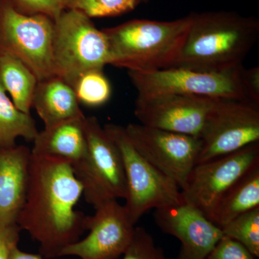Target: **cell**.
<instances>
[{"label": "cell", "mask_w": 259, "mask_h": 259, "mask_svg": "<svg viewBox=\"0 0 259 259\" xmlns=\"http://www.w3.org/2000/svg\"><path fill=\"white\" fill-rule=\"evenodd\" d=\"M82 195L69 162L32 153L28 192L17 225L38 243L42 258H59L87 231V216L75 209Z\"/></svg>", "instance_id": "1"}, {"label": "cell", "mask_w": 259, "mask_h": 259, "mask_svg": "<svg viewBox=\"0 0 259 259\" xmlns=\"http://www.w3.org/2000/svg\"><path fill=\"white\" fill-rule=\"evenodd\" d=\"M259 36V20L233 11L192 13L185 46L173 67L220 72L243 66Z\"/></svg>", "instance_id": "2"}, {"label": "cell", "mask_w": 259, "mask_h": 259, "mask_svg": "<svg viewBox=\"0 0 259 259\" xmlns=\"http://www.w3.org/2000/svg\"><path fill=\"white\" fill-rule=\"evenodd\" d=\"M192 22L191 13L171 21L134 20L103 30L110 49V64L138 72L173 67Z\"/></svg>", "instance_id": "3"}, {"label": "cell", "mask_w": 259, "mask_h": 259, "mask_svg": "<svg viewBox=\"0 0 259 259\" xmlns=\"http://www.w3.org/2000/svg\"><path fill=\"white\" fill-rule=\"evenodd\" d=\"M54 22L53 64L55 76L73 88L81 75L110 64L108 41L83 13L63 12Z\"/></svg>", "instance_id": "4"}, {"label": "cell", "mask_w": 259, "mask_h": 259, "mask_svg": "<svg viewBox=\"0 0 259 259\" xmlns=\"http://www.w3.org/2000/svg\"><path fill=\"white\" fill-rule=\"evenodd\" d=\"M104 128L120 151L126 180L124 206L135 225L151 209L183 202L180 187L140 154L125 127L110 123Z\"/></svg>", "instance_id": "5"}, {"label": "cell", "mask_w": 259, "mask_h": 259, "mask_svg": "<svg viewBox=\"0 0 259 259\" xmlns=\"http://www.w3.org/2000/svg\"><path fill=\"white\" fill-rule=\"evenodd\" d=\"M87 153L72 166L88 204L96 209L109 201L125 199L126 180L118 148L95 117L84 120Z\"/></svg>", "instance_id": "6"}, {"label": "cell", "mask_w": 259, "mask_h": 259, "mask_svg": "<svg viewBox=\"0 0 259 259\" xmlns=\"http://www.w3.org/2000/svg\"><path fill=\"white\" fill-rule=\"evenodd\" d=\"M197 163L209 161L259 142V105L218 98L201 133Z\"/></svg>", "instance_id": "7"}, {"label": "cell", "mask_w": 259, "mask_h": 259, "mask_svg": "<svg viewBox=\"0 0 259 259\" xmlns=\"http://www.w3.org/2000/svg\"><path fill=\"white\" fill-rule=\"evenodd\" d=\"M242 66L220 72L171 67L151 72L128 71V76L138 97L180 95L245 100L240 82Z\"/></svg>", "instance_id": "8"}, {"label": "cell", "mask_w": 259, "mask_h": 259, "mask_svg": "<svg viewBox=\"0 0 259 259\" xmlns=\"http://www.w3.org/2000/svg\"><path fill=\"white\" fill-rule=\"evenodd\" d=\"M54 22L46 15H26L8 7L0 20V49L25 63L37 81L55 76L53 64Z\"/></svg>", "instance_id": "9"}, {"label": "cell", "mask_w": 259, "mask_h": 259, "mask_svg": "<svg viewBox=\"0 0 259 259\" xmlns=\"http://www.w3.org/2000/svg\"><path fill=\"white\" fill-rule=\"evenodd\" d=\"M125 128L140 154L182 190L197 163L201 139L142 124L131 123Z\"/></svg>", "instance_id": "10"}, {"label": "cell", "mask_w": 259, "mask_h": 259, "mask_svg": "<svg viewBox=\"0 0 259 259\" xmlns=\"http://www.w3.org/2000/svg\"><path fill=\"white\" fill-rule=\"evenodd\" d=\"M259 162V142L197 163L181 190L184 201L207 218L226 191Z\"/></svg>", "instance_id": "11"}, {"label": "cell", "mask_w": 259, "mask_h": 259, "mask_svg": "<svg viewBox=\"0 0 259 259\" xmlns=\"http://www.w3.org/2000/svg\"><path fill=\"white\" fill-rule=\"evenodd\" d=\"M86 217L88 236L68 245L60 257L79 259H117L123 255L134 238L136 225L130 219L125 206L109 201Z\"/></svg>", "instance_id": "12"}, {"label": "cell", "mask_w": 259, "mask_h": 259, "mask_svg": "<svg viewBox=\"0 0 259 259\" xmlns=\"http://www.w3.org/2000/svg\"><path fill=\"white\" fill-rule=\"evenodd\" d=\"M217 99L180 95L138 97L135 116L142 125L199 138Z\"/></svg>", "instance_id": "13"}, {"label": "cell", "mask_w": 259, "mask_h": 259, "mask_svg": "<svg viewBox=\"0 0 259 259\" xmlns=\"http://www.w3.org/2000/svg\"><path fill=\"white\" fill-rule=\"evenodd\" d=\"M153 217L163 233L180 241L177 259H204L223 237L219 227L185 201L155 209Z\"/></svg>", "instance_id": "14"}, {"label": "cell", "mask_w": 259, "mask_h": 259, "mask_svg": "<svg viewBox=\"0 0 259 259\" xmlns=\"http://www.w3.org/2000/svg\"><path fill=\"white\" fill-rule=\"evenodd\" d=\"M31 150L0 148V228L17 224L28 192Z\"/></svg>", "instance_id": "15"}, {"label": "cell", "mask_w": 259, "mask_h": 259, "mask_svg": "<svg viewBox=\"0 0 259 259\" xmlns=\"http://www.w3.org/2000/svg\"><path fill=\"white\" fill-rule=\"evenodd\" d=\"M85 117H75L45 127L34 139L32 153L60 158L74 166L87 153Z\"/></svg>", "instance_id": "16"}, {"label": "cell", "mask_w": 259, "mask_h": 259, "mask_svg": "<svg viewBox=\"0 0 259 259\" xmlns=\"http://www.w3.org/2000/svg\"><path fill=\"white\" fill-rule=\"evenodd\" d=\"M32 107L44 121L45 127L84 115L74 89L56 76L38 81Z\"/></svg>", "instance_id": "17"}, {"label": "cell", "mask_w": 259, "mask_h": 259, "mask_svg": "<svg viewBox=\"0 0 259 259\" xmlns=\"http://www.w3.org/2000/svg\"><path fill=\"white\" fill-rule=\"evenodd\" d=\"M259 207V162L226 191L208 218L222 228L243 213Z\"/></svg>", "instance_id": "18"}, {"label": "cell", "mask_w": 259, "mask_h": 259, "mask_svg": "<svg viewBox=\"0 0 259 259\" xmlns=\"http://www.w3.org/2000/svg\"><path fill=\"white\" fill-rule=\"evenodd\" d=\"M37 83L36 76L25 63L0 49V83L19 110L30 114Z\"/></svg>", "instance_id": "19"}, {"label": "cell", "mask_w": 259, "mask_h": 259, "mask_svg": "<svg viewBox=\"0 0 259 259\" xmlns=\"http://www.w3.org/2000/svg\"><path fill=\"white\" fill-rule=\"evenodd\" d=\"M37 134L30 114L19 110L0 83V148L14 147L18 138L33 141Z\"/></svg>", "instance_id": "20"}, {"label": "cell", "mask_w": 259, "mask_h": 259, "mask_svg": "<svg viewBox=\"0 0 259 259\" xmlns=\"http://www.w3.org/2000/svg\"><path fill=\"white\" fill-rule=\"evenodd\" d=\"M223 236L245 247L255 258L259 256V207L243 213L221 228Z\"/></svg>", "instance_id": "21"}, {"label": "cell", "mask_w": 259, "mask_h": 259, "mask_svg": "<svg viewBox=\"0 0 259 259\" xmlns=\"http://www.w3.org/2000/svg\"><path fill=\"white\" fill-rule=\"evenodd\" d=\"M75 95L79 103L89 107H99L108 101L111 95L110 81L102 70L88 71L76 81Z\"/></svg>", "instance_id": "22"}, {"label": "cell", "mask_w": 259, "mask_h": 259, "mask_svg": "<svg viewBox=\"0 0 259 259\" xmlns=\"http://www.w3.org/2000/svg\"><path fill=\"white\" fill-rule=\"evenodd\" d=\"M141 0H64L65 8L88 18L113 17L134 10Z\"/></svg>", "instance_id": "23"}, {"label": "cell", "mask_w": 259, "mask_h": 259, "mask_svg": "<svg viewBox=\"0 0 259 259\" xmlns=\"http://www.w3.org/2000/svg\"><path fill=\"white\" fill-rule=\"evenodd\" d=\"M122 259H168L145 228L136 227L134 238Z\"/></svg>", "instance_id": "24"}, {"label": "cell", "mask_w": 259, "mask_h": 259, "mask_svg": "<svg viewBox=\"0 0 259 259\" xmlns=\"http://www.w3.org/2000/svg\"><path fill=\"white\" fill-rule=\"evenodd\" d=\"M204 259H255L243 245L223 236Z\"/></svg>", "instance_id": "25"}, {"label": "cell", "mask_w": 259, "mask_h": 259, "mask_svg": "<svg viewBox=\"0 0 259 259\" xmlns=\"http://www.w3.org/2000/svg\"><path fill=\"white\" fill-rule=\"evenodd\" d=\"M32 13L44 15L54 21L60 17L65 8L64 0H18Z\"/></svg>", "instance_id": "26"}, {"label": "cell", "mask_w": 259, "mask_h": 259, "mask_svg": "<svg viewBox=\"0 0 259 259\" xmlns=\"http://www.w3.org/2000/svg\"><path fill=\"white\" fill-rule=\"evenodd\" d=\"M240 82L245 100L259 105V67L240 70Z\"/></svg>", "instance_id": "27"}, {"label": "cell", "mask_w": 259, "mask_h": 259, "mask_svg": "<svg viewBox=\"0 0 259 259\" xmlns=\"http://www.w3.org/2000/svg\"><path fill=\"white\" fill-rule=\"evenodd\" d=\"M21 229L18 225L0 228V259H10L12 251L18 246Z\"/></svg>", "instance_id": "28"}, {"label": "cell", "mask_w": 259, "mask_h": 259, "mask_svg": "<svg viewBox=\"0 0 259 259\" xmlns=\"http://www.w3.org/2000/svg\"><path fill=\"white\" fill-rule=\"evenodd\" d=\"M42 256L40 253H28L23 251L19 248L18 246L15 247L12 251L10 259H42Z\"/></svg>", "instance_id": "29"}, {"label": "cell", "mask_w": 259, "mask_h": 259, "mask_svg": "<svg viewBox=\"0 0 259 259\" xmlns=\"http://www.w3.org/2000/svg\"><path fill=\"white\" fill-rule=\"evenodd\" d=\"M148 0H141V3H147Z\"/></svg>", "instance_id": "30"}]
</instances>
